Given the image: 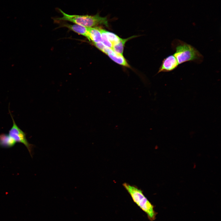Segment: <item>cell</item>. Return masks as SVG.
Segmentation results:
<instances>
[{
    "label": "cell",
    "mask_w": 221,
    "mask_h": 221,
    "mask_svg": "<svg viewBox=\"0 0 221 221\" xmlns=\"http://www.w3.org/2000/svg\"><path fill=\"white\" fill-rule=\"evenodd\" d=\"M172 47L175 51L173 55L179 64L188 61L200 64L204 57L199 51L190 45L179 39H174L172 42Z\"/></svg>",
    "instance_id": "6da1fadb"
},
{
    "label": "cell",
    "mask_w": 221,
    "mask_h": 221,
    "mask_svg": "<svg viewBox=\"0 0 221 221\" xmlns=\"http://www.w3.org/2000/svg\"><path fill=\"white\" fill-rule=\"evenodd\" d=\"M59 10L63 16L56 18L55 20L68 21L86 27H92L102 24L108 26L107 18L101 17L98 14L94 15H70L65 13L60 9Z\"/></svg>",
    "instance_id": "7a4b0ae2"
},
{
    "label": "cell",
    "mask_w": 221,
    "mask_h": 221,
    "mask_svg": "<svg viewBox=\"0 0 221 221\" xmlns=\"http://www.w3.org/2000/svg\"><path fill=\"white\" fill-rule=\"evenodd\" d=\"M123 185L131 196L134 202L147 215L151 221L154 220L157 213L154 206L137 187L125 183Z\"/></svg>",
    "instance_id": "3957f363"
},
{
    "label": "cell",
    "mask_w": 221,
    "mask_h": 221,
    "mask_svg": "<svg viewBox=\"0 0 221 221\" xmlns=\"http://www.w3.org/2000/svg\"><path fill=\"white\" fill-rule=\"evenodd\" d=\"M10 114L12 120L13 126L9 131V135L16 142L23 144L27 148L30 156L32 157V150L34 145L29 142L26 138V134L17 125L9 110Z\"/></svg>",
    "instance_id": "277c9868"
},
{
    "label": "cell",
    "mask_w": 221,
    "mask_h": 221,
    "mask_svg": "<svg viewBox=\"0 0 221 221\" xmlns=\"http://www.w3.org/2000/svg\"><path fill=\"white\" fill-rule=\"evenodd\" d=\"M179 65L174 56L173 55H170L163 59L157 73L173 71L176 69Z\"/></svg>",
    "instance_id": "5b68a950"
},
{
    "label": "cell",
    "mask_w": 221,
    "mask_h": 221,
    "mask_svg": "<svg viewBox=\"0 0 221 221\" xmlns=\"http://www.w3.org/2000/svg\"><path fill=\"white\" fill-rule=\"evenodd\" d=\"M103 52L107 54L114 61L124 66L130 68L123 55L120 54L112 49L106 47Z\"/></svg>",
    "instance_id": "8992f818"
},
{
    "label": "cell",
    "mask_w": 221,
    "mask_h": 221,
    "mask_svg": "<svg viewBox=\"0 0 221 221\" xmlns=\"http://www.w3.org/2000/svg\"><path fill=\"white\" fill-rule=\"evenodd\" d=\"M63 26L86 37L89 40L88 27H86L77 24L71 25L69 24H62Z\"/></svg>",
    "instance_id": "52a82bcc"
},
{
    "label": "cell",
    "mask_w": 221,
    "mask_h": 221,
    "mask_svg": "<svg viewBox=\"0 0 221 221\" xmlns=\"http://www.w3.org/2000/svg\"><path fill=\"white\" fill-rule=\"evenodd\" d=\"M15 140L9 134L2 133L0 134V147L10 148L13 147L16 143Z\"/></svg>",
    "instance_id": "ba28073f"
},
{
    "label": "cell",
    "mask_w": 221,
    "mask_h": 221,
    "mask_svg": "<svg viewBox=\"0 0 221 221\" xmlns=\"http://www.w3.org/2000/svg\"><path fill=\"white\" fill-rule=\"evenodd\" d=\"M89 40L93 43H98L102 41L101 33L98 27H88Z\"/></svg>",
    "instance_id": "9c48e42d"
},
{
    "label": "cell",
    "mask_w": 221,
    "mask_h": 221,
    "mask_svg": "<svg viewBox=\"0 0 221 221\" xmlns=\"http://www.w3.org/2000/svg\"><path fill=\"white\" fill-rule=\"evenodd\" d=\"M133 36L126 39L121 38L119 42L113 45L112 49L115 52L122 55L125 45L129 40L134 37Z\"/></svg>",
    "instance_id": "30bf717a"
},
{
    "label": "cell",
    "mask_w": 221,
    "mask_h": 221,
    "mask_svg": "<svg viewBox=\"0 0 221 221\" xmlns=\"http://www.w3.org/2000/svg\"><path fill=\"white\" fill-rule=\"evenodd\" d=\"M99 29L101 33V42L106 47L112 49V45L108 38L105 30L99 28Z\"/></svg>",
    "instance_id": "8fae6325"
},
{
    "label": "cell",
    "mask_w": 221,
    "mask_h": 221,
    "mask_svg": "<svg viewBox=\"0 0 221 221\" xmlns=\"http://www.w3.org/2000/svg\"><path fill=\"white\" fill-rule=\"evenodd\" d=\"M105 32L109 40L112 44V46L118 43L121 39L117 35L111 32L106 30H105Z\"/></svg>",
    "instance_id": "7c38bea8"
}]
</instances>
